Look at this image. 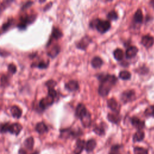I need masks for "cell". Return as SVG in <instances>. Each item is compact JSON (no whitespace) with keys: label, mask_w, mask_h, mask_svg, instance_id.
Masks as SVG:
<instances>
[{"label":"cell","mask_w":154,"mask_h":154,"mask_svg":"<svg viewBox=\"0 0 154 154\" xmlns=\"http://www.w3.org/2000/svg\"><path fill=\"white\" fill-rule=\"evenodd\" d=\"M98 79L100 81L98 92L102 96H107L112 87L117 81V78L115 75L109 74L99 75Z\"/></svg>","instance_id":"obj_1"},{"label":"cell","mask_w":154,"mask_h":154,"mask_svg":"<svg viewBox=\"0 0 154 154\" xmlns=\"http://www.w3.org/2000/svg\"><path fill=\"white\" fill-rule=\"evenodd\" d=\"M90 25L91 28L95 27L100 33H105L108 31L111 27L110 22L108 20H102L99 19L93 20Z\"/></svg>","instance_id":"obj_2"},{"label":"cell","mask_w":154,"mask_h":154,"mask_svg":"<svg viewBox=\"0 0 154 154\" xmlns=\"http://www.w3.org/2000/svg\"><path fill=\"white\" fill-rule=\"evenodd\" d=\"M36 18L37 15L34 14L23 16L20 17V21L17 24V27L20 30L25 29L28 25L32 23L35 20Z\"/></svg>","instance_id":"obj_3"},{"label":"cell","mask_w":154,"mask_h":154,"mask_svg":"<svg viewBox=\"0 0 154 154\" xmlns=\"http://www.w3.org/2000/svg\"><path fill=\"white\" fill-rule=\"evenodd\" d=\"M54 99H55L53 98L52 97L48 95L47 96H46L44 98H42L40 100L38 106L42 110H45L53 104V103L54 102Z\"/></svg>","instance_id":"obj_4"},{"label":"cell","mask_w":154,"mask_h":154,"mask_svg":"<svg viewBox=\"0 0 154 154\" xmlns=\"http://www.w3.org/2000/svg\"><path fill=\"white\" fill-rule=\"evenodd\" d=\"M22 129V126L19 123L10 124L8 128V132L15 135H18Z\"/></svg>","instance_id":"obj_5"},{"label":"cell","mask_w":154,"mask_h":154,"mask_svg":"<svg viewBox=\"0 0 154 154\" xmlns=\"http://www.w3.org/2000/svg\"><path fill=\"white\" fill-rule=\"evenodd\" d=\"M135 97V92L133 90H128L123 92L121 96L122 102L126 103L134 100Z\"/></svg>","instance_id":"obj_6"},{"label":"cell","mask_w":154,"mask_h":154,"mask_svg":"<svg viewBox=\"0 0 154 154\" xmlns=\"http://www.w3.org/2000/svg\"><path fill=\"white\" fill-rule=\"evenodd\" d=\"M79 119H81V123L84 127H86V128L88 127L91 125V114L88 111H87L84 114H82L79 117Z\"/></svg>","instance_id":"obj_7"},{"label":"cell","mask_w":154,"mask_h":154,"mask_svg":"<svg viewBox=\"0 0 154 154\" xmlns=\"http://www.w3.org/2000/svg\"><path fill=\"white\" fill-rule=\"evenodd\" d=\"M61 132V137L62 138H69L71 136L75 137L77 135H80V134L79 133V132L77 131H72L71 129H62L60 131Z\"/></svg>","instance_id":"obj_8"},{"label":"cell","mask_w":154,"mask_h":154,"mask_svg":"<svg viewBox=\"0 0 154 154\" xmlns=\"http://www.w3.org/2000/svg\"><path fill=\"white\" fill-rule=\"evenodd\" d=\"M154 42V39L153 37L149 35H144L141 38V43L144 46H145L147 48H150Z\"/></svg>","instance_id":"obj_9"},{"label":"cell","mask_w":154,"mask_h":154,"mask_svg":"<svg viewBox=\"0 0 154 154\" xmlns=\"http://www.w3.org/2000/svg\"><path fill=\"white\" fill-rule=\"evenodd\" d=\"M10 112L14 118L19 119L22 114V110L18 106L13 105L10 108Z\"/></svg>","instance_id":"obj_10"},{"label":"cell","mask_w":154,"mask_h":154,"mask_svg":"<svg viewBox=\"0 0 154 154\" xmlns=\"http://www.w3.org/2000/svg\"><path fill=\"white\" fill-rule=\"evenodd\" d=\"M91 42V38L88 37V36H85L84 37H83L77 44V47L79 49H85L88 46V45H89L90 42Z\"/></svg>","instance_id":"obj_11"},{"label":"cell","mask_w":154,"mask_h":154,"mask_svg":"<svg viewBox=\"0 0 154 154\" xmlns=\"http://www.w3.org/2000/svg\"><path fill=\"white\" fill-rule=\"evenodd\" d=\"M131 123L135 128H136L138 130L142 129L145 125L144 121L140 120L136 117H134L131 119Z\"/></svg>","instance_id":"obj_12"},{"label":"cell","mask_w":154,"mask_h":154,"mask_svg":"<svg viewBox=\"0 0 154 154\" xmlns=\"http://www.w3.org/2000/svg\"><path fill=\"white\" fill-rule=\"evenodd\" d=\"M35 129L40 134H43L46 133V132H47L48 131V126L43 122H40L37 123L36 124Z\"/></svg>","instance_id":"obj_13"},{"label":"cell","mask_w":154,"mask_h":154,"mask_svg":"<svg viewBox=\"0 0 154 154\" xmlns=\"http://www.w3.org/2000/svg\"><path fill=\"white\" fill-rule=\"evenodd\" d=\"M65 88L70 91H74L79 88V84L76 81H70L65 84Z\"/></svg>","instance_id":"obj_14"},{"label":"cell","mask_w":154,"mask_h":154,"mask_svg":"<svg viewBox=\"0 0 154 154\" xmlns=\"http://www.w3.org/2000/svg\"><path fill=\"white\" fill-rule=\"evenodd\" d=\"M138 51V48L136 46H131L128 48L126 51V58H131L134 57L137 55Z\"/></svg>","instance_id":"obj_15"},{"label":"cell","mask_w":154,"mask_h":154,"mask_svg":"<svg viewBox=\"0 0 154 154\" xmlns=\"http://www.w3.org/2000/svg\"><path fill=\"white\" fill-rule=\"evenodd\" d=\"M60 52V47L58 45H54L47 53L48 55L52 58H55Z\"/></svg>","instance_id":"obj_16"},{"label":"cell","mask_w":154,"mask_h":154,"mask_svg":"<svg viewBox=\"0 0 154 154\" xmlns=\"http://www.w3.org/2000/svg\"><path fill=\"white\" fill-rule=\"evenodd\" d=\"M76 146V147L74 150V153L80 154L85 147V141L82 140H78Z\"/></svg>","instance_id":"obj_17"},{"label":"cell","mask_w":154,"mask_h":154,"mask_svg":"<svg viewBox=\"0 0 154 154\" xmlns=\"http://www.w3.org/2000/svg\"><path fill=\"white\" fill-rule=\"evenodd\" d=\"M63 36V33L60 29H59L57 28H54L52 31L51 33V37L50 38L49 40H51L52 39L57 40L60 38H61Z\"/></svg>","instance_id":"obj_18"},{"label":"cell","mask_w":154,"mask_h":154,"mask_svg":"<svg viewBox=\"0 0 154 154\" xmlns=\"http://www.w3.org/2000/svg\"><path fill=\"white\" fill-rule=\"evenodd\" d=\"M87 109L85 106L84 105H83L82 103H79L78 105L76 108V116L78 117H80L82 114H84L86 111H87Z\"/></svg>","instance_id":"obj_19"},{"label":"cell","mask_w":154,"mask_h":154,"mask_svg":"<svg viewBox=\"0 0 154 154\" xmlns=\"http://www.w3.org/2000/svg\"><path fill=\"white\" fill-rule=\"evenodd\" d=\"M34 144V140L32 137H29L27 138L23 142L24 147L28 150L32 149Z\"/></svg>","instance_id":"obj_20"},{"label":"cell","mask_w":154,"mask_h":154,"mask_svg":"<svg viewBox=\"0 0 154 154\" xmlns=\"http://www.w3.org/2000/svg\"><path fill=\"white\" fill-rule=\"evenodd\" d=\"M108 106L114 111H117L118 109V103L114 98H111L107 101Z\"/></svg>","instance_id":"obj_21"},{"label":"cell","mask_w":154,"mask_h":154,"mask_svg":"<svg viewBox=\"0 0 154 154\" xmlns=\"http://www.w3.org/2000/svg\"><path fill=\"white\" fill-rule=\"evenodd\" d=\"M107 118L109 122L114 123H118L120 120V117L118 114L109 113L108 114Z\"/></svg>","instance_id":"obj_22"},{"label":"cell","mask_w":154,"mask_h":154,"mask_svg":"<svg viewBox=\"0 0 154 154\" xmlns=\"http://www.w3.org/2000/svg\"><path fill=\"white\" fill-rule=\"evenodd\" d=\"M91 64L93 67L99 68L103 64V61L100 57H95L92 59Z\"/></svg>","instance_id":"obj_23"},{"label":"cell","mask_w":154,"mask_h":154,"mask_svg":"<svg viewBox=\"0 0 154 154\" xmlns=\"http://www.w3.org/2000/svg\"><path fill=\"white\" fill-rule=\"evenodd\" d=\"M96 142L94 140H89L85 144V150L87 152H91L96 147Z\"/></svg>","instance_id":"obj_24"},{"label":"cell","mask_w":154,"mask_h":154,"mask_svg":"<svg viewBox=\"0 0 154 154\" xmlns=\"http://www.w3.org/2000/svg\"><path fill=\"white\" fill-rule=\"evenodd\" d=\"M134 21L135 23H140L143 21V14L141 10L138 9L136 11L134 16Z\"/></svg>","instance_id":"obj_25"},{"label":"cell","mask_w":154,"mask_h":154,"mask_svg":"<svg viewBox=\"0 0 154 154\" xmlns=\"http://www.w3.org/2000/svg\"><path fill=\"white\" fill-rule=\"evenodd\" d=\"M144 137V133L143 131L141 130H138L134 135L133 137V141L134 142H138L141 141L143 140Z\"/></svg>","instance_id":"obj_26"},{"label":"cell","mask_w":154,"mask_h":154,"mask_svg":"<svg viewBox=\"0 0 154 154\" xmlns=\"http://www.w3.org/2000/svg\"><path fill=\"white\" fill-rule=\"evenodd\" d=\"M49 64V61L48 60L46 62L44 61H40L38 63H37V64H33L31 65L32 67H36L38 69H46Z\"/></svg>","instance_id":"obj_27"},{"label":"cell","mask_w":154,"mask_h":154,"mask_svg":"<svg viewBox=\"0 0 154 154\" xmlns=\"http://www.w3.org/2000/svg\"><path fill=\"white\" fill-rule=\"evenodd\" d=\"M113 54L115 59L118 61L122 60L123 58V52L121 49H119V48L116 49L114 51Z\"/></svg>","instance_id":"obj_28"},{"label":"cell","mask_w":154,"mask_h":154,"mask_svg":"<svg viewBox=\"0 0 154 154\" xmlns=\"http://www.w3.org/2000/svg\"><path fill=\"white\" fill-rule=\"evenodd\" d=\"M131 74L130 73V72H129L128 71H126V70L121 71L119 73L120 78H121L122 79H123V80L129 79L131 78Z\"/></svg>","instance_id":"obj_29"},{"label":"cell","mask_w":154,"mask_h":154,"mask_svg":"<svg viewBox=\"0 0 154 154\" xmlns=\"http://www.w3.org/2000/svg\"><path fill=\"white\" fill-rule=\"evenodd\" d=\"M9 85L8 76L6 75H3L1 78V86L5 87Z\"/></svg>","instance_id":"obj_30"},{"label":"cell","mask_w":154,"mask_h":154,"mask_svg":"<svg viewBox=\"0 0 154 154\" xmlns=\"http://www.w3.org/2000/svg\"><path fill=\"white\" fill-rule=\"evenodd\" d=\"M93 131L98 135H103L105 134V129L102 126H97L93 129Z\"/></svg>","instance_id":"obj_31"},{"label":"cell","mask_w":154,"mask_h":154,"mask_svg":"<svg viewBox=\"0 0 154 154\" xmlns=\"http://www.w3.org/2000/svg\"><path fill=\"white\" fill-rule=\"evenodd\" d=\"M144 113L147 116L154 117V105H151L147 108L144 111Z\"/></svg>","instance_id":"obj_32"},{"label":"cell","mask_w":154,"mask_h":154,"mask_svg":"<svg viewBox=\"0 0 154 154\" xmlns=\"http://www.w3.org/2000/svg\"><path fill=\"white\" fill-rule=\"evenodd\" d=\"M134 154H147V150L143 147H136L134 150Z\"/></svg>","instance_id":"obj_33"},{"label":"cell","mask_w":154,"mask_h":154,"mask_svg":"<svg viewBox=\"0 0 154 154\" xmlns=\"http://www.w3.org/2000/svg\"><path fill=\"white\" fill-rule=\"evenodd\" d=\"M107 17L109 20H115L118 18V15H117V13L114 10H112L108 13Z\"/></svg>","instance_id":"obj_34"},{"label":"cell","mask_w":154,"mask_h":154,"mask_svg":"<svg viewBox=\"0 0 154 154\" xmlns=\"http://www.w3.org/2000/svg\"><path fill=\"white\" fill-rule=\"evenodd\" d=\"M14 22L13 19H9L8 20V21L5 23H4L2 26V29L4 31H7V29H8V28L13 25Z\"/></svg>","instance_id":"obj_35"},{"label":"cell","mask_w":154,"mask_h":154,"mask_svg":"<svg viewBox=\"0 0 154 154\" xmlns=\"http://www.w3.org/2000/svg\"><path fill=\"white\" fill-rule=\"evenodd\" d=\"M8 71L11 74H14L17 72V67L13 63H10L8 65Z\"/></svg>","instance_id":"obj_36"},{"label":"cell","mask_w":154,"mask_h":154,"mask_svg":"<svg viewBox=\"0 0 154 154\" xmlns=\"http://www.w3.org/2000/svg\"><path fill=\"white\" fill-rule=\"evenodd\" d=\"M57 85V82L56 81L52 80V79H50L48 81L46 82L45 83V85L48 87V88H54L55 86Z\"/></svg>","instance_id":"obj_37"},{"label":"cell","mask_w":154,"mask_h":154,"mask_svg":"<svg viewBox=\"0 0 154 154\" xmlns=\"http://www.w3.org/2000/svg\"><path fill=\"white\" fill-rule=\"evenodd\" d=\"M48 95L52 97L53 98H55L57 96V92L54 88H49L48 91Z\"/></svg>","instance_id":"obj_38"},{"label":"cell","mask_w":154,"mask_h":154,"mask_svg":"<svg viewBox=\"0 0 154 154\" xmlns=\"http://www.w3.org/2000/svg\"><path fill=\"white\" fill-rule=\"evenodd\" d=\"M119 149H120V146L118 145H115L112 146L109 154H120L119 151Z\"/></svg>","instance_id":"obj_39"},{"label":"cell","mask_w":154,"mask_h":154,"mask_svg":"<svg viewBox=\"0 0 154 154\" xmlns=\"http://www.w3.org/2000/svg\"><path fill=\"white\" fill-rule=\"evenodd\" d=\"M13 1H3L1 4V10H4V9H5L7 7H8L10 4L11 2H13Z\"/></svg>","instance_id":"obj_40"},{"label":"cell","mask_w":154,"mask_h":154,"mask_svg":"<svg viewBox=\"0 0 154 154\" xmlns=\"http://www.w3.org/2000/svg\"><path fill=\"white\" fill-rule=\"evenodd\" d=\"M34 2L33 1H27L21 7V10H25L26 9L29 8L30 7L32 6V5L33 4Z\"/></svg>","instance_id":"obj_41"},{"label":"cell","mask_w":154,"mask_h":154,"mask_svg":"<svg viewBox=\"0 0 154 154\" xmlns=\"http://www.w3.org/2000/svg\"><path fill=\"white\" fill-rule=\"evenodd\" d=\"M52 2H50L49 4H47L45 7H44V8H43V10L44 11H46V10H48L49 8H50L51 7V6H52Z\"/></svg>","instance_id":"obj_42"},{"label":"cell","mask_w":154,"mask_h":154,"mask_svg":"<svg viewBox=\"0 0 154 154\" xmlns=\"http://www.w3.org/2000/svg\"><path fill=\"white\" fill-rule=\"evenodd\" d=\"M9 55L8 52H1L0 51V55L2 57H6Z\"/></svg>","instance_id":"obj_43"},{"label":"cell","mask_w":154,"mask_h":154,"mask_svg":"<svg viewBox=\"0 0 154 154\" xmlns=\"http://www.w3.org/2000/svg\"><path fill=\"white\" fill-rule=\"evenodd\" d=\"M150 4H151V5H152L153 7H154V1H151L150 2Z\"/></svg>","instance_id":"obj_44"},{"label":"cell","mask_w":154,"mask_h":154,"mask_svg":"<svg viewBox=\"0 0 154 154\" xmlns=\"http://www.w3.org/2000/svg\"><path fill=\"white\" fill-rule=\"evenodd\" d=\"M32 154H38V153L37 152H35V153H33Z\"/></svg>","instance_id":"obj_45"}]
</instances>
